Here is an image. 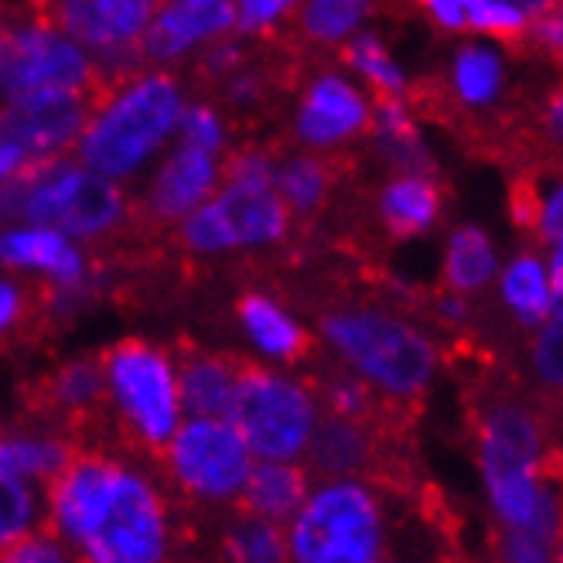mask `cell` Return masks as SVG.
I'll list each match as a JSON object with an SVG mask.
<instances>
[{
  "instance_id": "cell-1",
  "label": "cell",
  "mask_w": 563,
  "mask_h": 563,
  "mask_svg": "<svg viewBox=\"0 0 563 563\" xmlns=\"http://www.w3.org/2000/svg\"><path fill=\"white\" fill-rule=\"evenodd\" d=\"M48 529L92 563H157L172 519L154 482L117 457L76 451L48 485Z\"/></svg>"
},
{
  "instance_id": "cell-2",
  "label": "cell",
  "mask_w": 563,
  "mask_h": 563,
  "mask_svg": "<svg viewBox=\"0 0 563 563\" xmlns=\"http://www.w3.org/2000/svg\"><path fill=\"white\" fill-rule=\"evenodd\" d=\"M185 96L168 73H130L99 89L76 144L86 168L123 181L175 137Z\"/></svg>"
},
{
  "instance_id": "cell-3",
  "label": "cell",
  "mask_w": 563,
  "mask_h": 563,
  "mask_svg": "<svg viewBox=\"0 0 563 563\" xmlns=\"http://www.w3.org/2000/svg\"><path fill=\"white\" fill-rule=\"evenodd\" d=\"M321 335L345 366L389 400L410 404L441 366L438 345L417 324L379 308H345L321 318Z\"/></svg>"
},
{
  "instance_id": "cell-4",
  "label": "cell",
  "mask_w": 563,
  "mask_h": 563,
  "mask_svg": "<svg viewBox=\"0 0 563 563\" xmlns=\"http://www.w3.org/2000/svg\"><path fill=\"white\" fill-rule=\"evenodd\" d=\"M389 547L386 503L366 478H328L287 522V556L301 563H376Z\"/></svg>"
},
{
  "instance_id": "cell-5",
  "label": "cell",
  "mask_w": 563,
  "mask_h": 563,
  "mask_svg": "<svg viewBox=\"0 0 563 563\" xmlns=\"http://www.w3.org/2000/svg\"><path fill=\"white\" fill-rule=\"evenodd\" d=\"M0 209L18 222L58 229L69 240H103L123 222L126 198L113 178L82 161L55 157L18 168L0 191Z\"/></svg>"
},
{
  "instance_id": "cell-6",
  "label": "cell",
  "mask_w": 563,
  "mask_h": 563,
  "mask_svg": "<svg viewBox=\"0 0 563 563\" xmlns=\"http://www.w3.org/2000/svg\"><path fill=\"white\" fill-rule=\"evenodd\" d=\"M107 400L130 438L151 451H164L181 423L178 366L154 345L120 342L103 358Z\"/></svg>"
},
{
  "instance_id": "cell-7",
  "label": "cell",
  "mask_w": 563,
  "mask_h": 563,
  "mask_svg": "<svg viewBox=\"0 0 563 563\" xmlns=\"http://www.w3.org/2000/svg\"><path fill=\"white\" fill-rule=\"evenodd\" d=\"M229 420L246 438L253 457L297 461L318 427V400L305 383L243 362Z\"/></svg>"
},
{
  "instance_id": "cell-8",
  "label": "cell",
  "mask_w": 563,
  "mask_h": 563,
  "mask_svg": "<svg viewBox=\"0 0 563 563\" xmlns=\"http://www.w3.org/2000/svg\"><path fill=\"white\" fill-rule=\"evenodd\" d=\"M290 229V209L277 181L222 178L195 212L181 219L178 236L191 253H233L280 243Z\"/></svg>"
},
{
  "instance_id": "cell-9",
  "label": "cell",
  "mask_w": 563,
  "mask_h": 563,
  "mask_svg": "<svg viewBox=\"0 0 563 563\" xmlns=\"http://www.w3.org/2000/svg\"><path fill=\"white\" fill-rule=\"evenodd\" d=\"M103 86L96 58L45 14L8 24L0 45V103L58 89L96 92Z\"/></svg>"
},
{
  "instance_id": "cell-10",
  "label": "cell",
  "mask_w": 563,
  "mask_h": 563,
  "mask_svg": "<svg viewBox=\"0 0 563 563\" xmlns=\"http://www.w3.org/2000/svg\"><path fill=\"white\" fill-rule=\"evenodd\" d=\"M175 485L202 503H233L253 468V451L229 417H188L164 444Z\"/></svg>"
},
{
  "instance_id": "cell-11",
  "label": "cell",
  "mask_w": 563,
  "mask_h": 563,
  "mask_svg": "<svg viewBox=\"0 0 563 563\" xmlns=\"http://www.w3.org/2000/svg\"><path fill=\"white\" fill-rule=\"evenodd\" d=\"M161 0H45V14L99 65L103 82L144 65V35Z\"/></svg>"
},
{
  "instance_id": "cell-12",
  "label": "cell",
  "mask_w": 563,
  "mask_h": 563,
  "mask_svg": "<svg viewBox=\"0 0 563 563\" xmlns=\"http://www.w3.org/2000/svg\"><path fill=\"white\" fill-rule=\"evenodd\" d=\"M96 92H35L0 103V144H8L21 164L55 161L79 144L82 126L92 113Z\"/></svg>"
},
{
  "instance_id": "cell-13",
  "label": "cell",
  "mask_w": 563,
  "mask_h": 563,
  "mask_svg": "<svg viewBox=\"0 0 563 563\" xmlns=\"http://www.w3.org/2000/svg\"><path fill=\"white\" fill-rule=\"evenodd\" d=\"M373 120V103L345 76H318L297 103L294 134L311 151H331L366 134Z\"/></svg>"
},
{
  "instance_id": "cell-14",
  "label": "cell",
  "mask_w": 563,
  "mask_h": 563,
  "mask_svg": "<svg viewBox=\"0 0 563 563\" xmlns=\"http://www.w3.org/2000/svg\"><path fill=\"white\" fill-rule=\"evenodd\" d=\"M236 31V4L233 0H161L147 35H144V62L172 65L181 62L202 45H216L219 38Z\"/></svg>"
},
{
  "instance_id": "cell-15",
  "label": "cell",
  "mask_w": 563,
  "mask_h": 563,
  "mask_svg": "<svg viewBox=\"0 0 563 563\" xmlns=\"http://www.w3.org/2000/svg\"><path fill=\"white\" fill-rule=\"evenodd\" d=\"M219 181H222V164L212 151L178 144L164 157L151 181L147 209L161 222H181L219 188Z\"/></svg>"
},
{
  "instance_id": "cell-16",
  "label": "cell",
  "mask_w": 563,
  "mask_h": 563,
  "mask_svg": "<svg viewBox=\"0 0 563 563\" xmlns=\"http://www.w3.org/2000/svg\"><path fill=\"white\" fill-rule=\"evenodd\" d=\"M311 468L324 478H362L379 465V430L373 420H355L342 413L318 417V427L308 441Z\"/></svg>"
},
{
  "instance_id": "cell-17",
  "label": "cell",
  "mask_w": 563,
  "mask_h": 563,
  "mask_svg": "<svg viewBox=\"0 0 563 563\" xmlns=\"http://www.w3.org/2000/svg\"><path fill=\"white\" fill-rule=\"evenodd\" d=\"M0 263L11 271L45 274L55 287H79L86 277V260L79 246L48 225H21L0 236Z\"/></svg>"
},
{
  "instance_id": "cell-18",
  "label": "cell",
  "mask_w": 563,
  "mask_h": 563,
  "mask_svg": "<svg viewBox=\"0 0 563 563\" xmlns=\"http://www.w3.org/2000/svg\"><path fill=\"white\" fill-rule=\"evenodd\" d=\"M308 492H311V478L297 461L256 457L246 475V485L240 492V506L250 516L284 526V522H290V516L297 509H301Z\"/></svg>"
},
{
  "instance_id": "cell-19",
  "label": "cell",
  "mask_w": 563,
  "mask_h": 563,
  "mask_svg": "<svg viewBox=\"0 0 563 563\" xmlns=\"http://www.w3.org/2000/svg\"><path fill=\"white\" fill-rule=\"evenodd\" d=\"M441 206L444 191L434 175L400 172L379 191V219L386 233L396 240H413L423 236L427 229H434V222L441 219Z\"/></svg>"
},
{
  "instance_id": "cell-20",
  "label": "cell",
  "mask_w": 563,
  "mask_h": 563,
  "mask_svg": "<svg viewBox=\"0 0 563 563\" xmlns=\"http://www.w3.org/2000/svg\"><path fill=\"white\" fill-rule=\"evenodd\" d=\"M243 362L229 355H191L178 366V396L188 417H229Z\"/></svg>"
},
{
  "instance_id": "cell-21",
  "label": "cell",
  "mask_w": 563,
  "mask_h": 563,
  "mask_svg": "<svg viewBox=\"0 0 563 563\" xmlns=\"http://www.w3.org/2000/svg\"><path fill=\"white\" fill-rule=\"evenodd\" d=\"M448 89L465 110H492L506 96V58L488 42L461 45L451 58Z\"/></svg>"
},
{
  "instance_id": "cell-22",
  "label": "cell",
  "mask_w": 563,
  "mask_h": 563,
  "mask_svg": "<svg viewBox=\"0 0 563 563\" xmlns=\"http://www.w3.org/2000/svg\"><path fill=\"white\" fill-rule=\"evenodd\" d=\"M499 301L516 318V324L537 331L553 314V287L547 274V256L519 253L509 260V267L499 271Z\"/></svg>"
},
{
  "instance_id": "cell-23",
  "label": "cell",
  "mask_w": 563,
  "mask_h": 563,
  "mask_svg": "<svg viewBox=\"0 0 563 563\" xmlns=\"http://www.w3.org/2000/svg\"><path fill=\"white\" fill-rule=\"evenodd\" d=\"M373 137L379 154L393 164L396 172H420V175H434V157H430L420 130L404 107V99L379 96L373 107Z\"/></svg>"
},
{
  "instance_id": "cell-24",
  "label": "cell",
  "mask_w": 563,
  "mask_h": 563,
  "mask_svg": "<svg viewBox=\"0 0 563 563\" xmlns=\"http://www.w3.org/2000/svg\"><path fill=\"white\" fill-rule=\"evenodd\" d=\"M240 324L246 328L250 342L277 362H297L308 352V331L297 324L274 297L246 294L240 301Z\"/></svg>"
},
{
  "instance_id": "cell-25",
  "label": "cell",
  "mask_w": 563,
  "mask_h": 563,
  "mask_svg": "<svg viewBox=\"0 0 563 563\" xmlns=\"http://www.w3.org/2000/svg\"><path fill=\"white\" fill-rule=\"evenodd\" d=\"M499 277V253L478 225H457L444 250V284L457 294H478Z\"/></svg>"
},
{
  "instance_id": "cell-26",
  "label": "cell",
  "mask_w": 563,
  "mask_h": 563,
  "mask_svg": "<svg viewBox=\"0 0 563 563\" xmlns=\"http://www.w3.org/2000/svg\"><path fill=\"white\" fill-rule=\"evenodd\" d=\"M76 454V448L55 434H0V472L48 485Z\"/></svg>"
},
{
  "instance_id": "cell-27",
  "label": "cell",
  "mask_w": 563,
  "mask_h": 563,
  "mask_svg": "<svg viewBox=\"0 0 563 563\" xmlns=\"http://www.w3.org/2000/svg\"><path fill=\"white\" fill-rule=\"evenodd\" d=\"M376 11V0H301L297 27L314 45H345Z\"/></svg>"
},
{
  "instance_id": "cell-28",
  "label": "cell",
  "mask_w": 563,
  "mask_h": 563,
  "mask_svg": "<svg viewBox=\"0 0 563 563\" xmlns=\"http://www.w3.org/2000/svg\"><path fill=\"white\" fill-rule=\"evenodd\" d=\"M107 400V373L103 362H69L62 366L52 383H48V404L52 410L65 413V417H89L92 410H99Z\"/></svg>"
},
{
  "instance_id": "cell-29",
  "label": "cell",
  "mask_w": 563,
  "mask_h": 563,
  "mask_svg": "<svg viewBox=\"0 0 563 563\" xmlns=\"http://www.w3.org/2000/svg\"><path fill=\"white\" fill-rule=\"evenodd\" d=\"M345 62L352 65L362 82H369L376 89V96L404 99L410 92L407 73L396 65V58L389 55V48L376 35H362V31L352 35L345 42Z\"/></svg>"
},
{
  "instance_id": "cell-30",
  "label": "cell",
  "mask_w": 563,
  "mask_h": 563,
  "mask_svg": "<svg viewBox=\"0 0 563 563\" xmlns=\"http://www.w3.org/2000/svg\"><path fill=\"white\" fill-rule=\"evenodd\" d=\"M277 191L290 212H301V216L318 212L331 191V164L321 157H308V154L290 157L277 168Z\"/></svg>"
},
{
  "instance_id": "cell-31",
  "label": "cell",
  "mask_w": 563,
  "mask_h": 563,
  "mask_svg": "<svg viewBox=\"0 0 563 563\" xmlns=\"http://www.w3.org/2000/svg\"><path fill=\"white\" fill-rule=\"evenodd\" d=\"M225 556L243 563H277L287 560V529L280 522L243 512L225 533Z\"/></svg>"
},
{
  "instance_id": "cell-32",
  "label": "cell",
  "mask_w": 563,
  "mask_h": 563,
  "mask_svg": "<svg viewBox=\"0 0 563 563\" xmlns=\"http://www.w3.org/2000/svg\"><path fill=\"white\" fill-rule=\"evenodd\" d=\"M529 369L543 393L563 400V308H553V314L537 328L529 342Z\"/></svg>"
},
{
  "instance_id": "cell-33",
  "label": "cell",
  "mask_w": 563,
  "mask_h": 563,
  "mask_svg": "<svg viewBox=\"0 0 563 563\" xmlns=\"http://www.w3.org/2000/svg\"><path fill=\"white\" fill-rule=\"evenodd\" d=\"M38 526V495L35 482L0 472V550Z\"/></svg>"
},
{
  "instance_id": "cell-34",
  "label": "cell",
  "mask_w": 563,
  "mask_h": 563,
  "mask_svg": "<svg viewBox=\"0 0 563 563\" xmlns=\"http://www.w3.org/2000/svg\"><path fill=\"white\" fill-rule=\"evenodd\" d=\"M465 18L468 31H478L482 38L519 42L529 31V18L506 0H465Z\"/></svg>"
},
{
  "instance_id": "cell-35",
  "label": "cell",
  "mask_w": 563,
  "mask_h": 563,
  "mask_svg": "<svg viewBox=\"0 0 563 563\" xmlns=\"http://www.w3.org/2000/svg\"><path fill=\"white\" fill-rule=\"evenodd\" d=\"M533 188V233L543 246H563V172L540 175Z\"/></svg>"
},
{
  "instance_id": "cell-36",
  "label": "cell",
  "mask_w": 563,
  "mask_h": 563,
  "mask_svg": "<svg viewBox=\"0 0 563 563\" xmlns=\"http://www.w3.org/2000/svg\"><path fill=\"white\" fill-rule=\"evenodd\" d=\"M324 404L331 413L373 420L376 417V389L355 373H339L324 383Z\"/></svg>"
},
{
  "instance_id": "cell-37",
  "label": "cell",
  "mask_w": 563,
  "mask_h": 563,
  "mask_svg": "<svg viewBox=\"0 0 563 563\" xmlns=\"http://www.w3.org/2000/svg\"><path fill=\"white\" fill-rule=\"evenodd\" d=\"M175 134L181 137V144L219 154L222 141H225V126H222V117L212 107H185L181 117H178Z\"/></svg>"
},
{
  "instance_id": "cell-38",
  "label": "cell",
  "mask_w": 563,
  "mask_h": 563,
  "mask_svg": "<svg viewBox=\"0 0 563 563\" xmlns=\"http://www.w3.org/2000/svg\"><path fill=\"white\" fill-rule=\"evenodd\" d=\"M69 547H65L52 529H27L24 537H18L14 543H8L4 550H0V560L8 563H62L69 560V553H65Z\"/></svg>"
},
{
  "instance_id": "cell-39",
  "label": "cell",
  "mask_w": 563,
  "mask_h": 563,
  "mask_svg": "<svg viewBox=\"0 0 563 563\" xmlns=\"http://www.w3.org/2000/svg\"><path fill=\"white\" fill-rule=\"evenodd\" d=\"M233 4H236V31L263 35V31H274L301 0H233Z\"/></svg>"
},
{
  "instance_id": "cell-40",
  "label": "cell",
  "mask_w": 563,
  "mask_h": 563,
  "mask_svg": "<svg viewBox=\"0 0 563 563\" xmlns=\"http://www.w3.org/2000/svg\"><path fill=\"white\" fill-rule=\"evenodd\" d=\"M526 38L533 42V45H540L547 55H553V58L563 62V0H560L556 8H550L547 14L529 21Z\"/></svg>"
},
{
  "instance_id": "cell-41",
  "label": "cell",
  "mask_w": 563,
  "mask_h": 563,
  "mask_svg": "<svg viewBox=\"0 0 563 563\" xmlns=\"http://www.w3.org/2000/svg\"><path fill=\"white\" fill-rule=\"evenodd\" d=\"M417 4L423 8V14L434 21L441 31H454V35L468 31L465 0H417Z\"/></svg>"
},
{
  "instance_id": "cell-42",
  "label": "cell",
  "mask_w": 563,
  "mask_h": 563,
  "mask_svg": "<svg viewBox=\"0 0 563 563\" xmlns=\"http://www.w3.org/2000/svg\"><path fill=\"white\" fill-rule=\"evenodd\" d=\"M240 65H243V48L229 42V35L219 38L216 48L206 52V73L212 76H229V73H236Z\"/></svg>"
},
{
  "instance_id": "cell-43",
  "label": "cell",
  "mask_w": 563,
  "mask_h": 563,
  "mask_svg": "<svg viewBox=\"0 0 563 563\" xmlns=\"http://www.w3.org/2000/svg\"><path fill=\"white\" fill-rule=\"evenodd\" d=\"M434 311H438V318L444 321V324H468V318H472V305H468V294H457V290H448V294H441L438 297V305H434Z\"/></svg>"
},
{
  "instance_id": "cell-44",
  "label": "cell",
  "mask_w": 563,
  "mask_h": 563,
  "mask_svg": "<svg viewBox=\"0 0 563 563\" xmlns=\"http://www.w3.org/2000/svg\"><path fill=\"white\" fill-rule=\"evenodd\" d=\"M21 311H24L21 290L11 280H0V335H4L8 328H14L21 321Z\"/></svg>"
},
{
  "instance_id": "cell-45",
  "label": "cell",
  "mask_w": 563,
  "mask_h": 563,
  "mask_svg": "<svg viewBox=\"0 0 563 563\" xmlns=\"http://www.w3.org/2000/svg\"><path fill=\"white\" fill-rule=\"evenodd\" d=\"M543 134L556 151H563V86L550 96V103L543 110Z\"/></svg>"
},
{
  "instance_id": "cell-46",
  "label": "cell",
  "mask_w": 563,
  "mask_h": 563,
  "mask_svg": "<svg viewBox=\"0 0 563 563\" xmlns=\"http://www.w3.org/2000/svg\"><path fill=\"white\" fill-rule=\"evenodd\" d=\"M506 4L519 8L529 21H533V18H540V14H547L550 8H556L560 0H506Z\"/></svg>"
},
{
  "instance_id": "cell-47",
  "label": "cell",
  "mask_w": 563,
  "mask_h": 563,
  "mask_svg": "<svg viewBox=\"0 0 563 563\" xmlns=\"http://www.w3.org/2000/svg\"><path fill=\"white\" fill-rule=\"evenodd\" d=\"M18 168H24L21 157H18L8 144H0V181H8Z\"/></svg>"
},
{
  "instance_id": "cell-48",
  "label": "cell",
  "mask_w": 563,
  "mask_h": 563,
  "mask_svg": "<svg viewBox=\"0 0 563 563\" xmlns=\"http://www.w3.org/2000/svg\"><path fill=\"white\" fill-rule=\"evenodd\" d=\"M8 24H11V18H8V8H4V0H0V45H4V35H8Z\"/></svg>"
},
{
  "instance_id": "cell-49",
  "label": "cell",
  "mask_w": 563,
  "mask_h": 563,
  "mask_svg": "<svg viewBox=\"0 0 563 563\" xmlns=\"http://www.w3.org/2000/svg\"><path fill=\"white\" fill-rule=\"evenodd\" d=\"M553 560L563 563V529H560V540H556V550H553Z\"/></svg>"
}]
</instances>
